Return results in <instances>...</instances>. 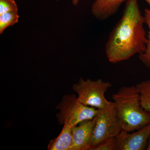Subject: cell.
<instances>
[{
  "label": "cell",
  "mask_w": 150,
  "mask_h": 150,
  "mask_svg": "<svg viewBox=\"0 0 150 150\" xmlns=\"http://www.w3.org/2000/svg\"><path fill=\"white\" fill-rule=\"evenodd\" d=\"M145 23L137 0L127 1L122 16L105 44V54L110 63L126 61L144 52L148 40Z\"/></svg>",
  "instance_id": "1"
},
{
  "label": "cell",
  "mask_w": 150,
  "mask_h": 150,
  "mask_svg": "<svg viewBox=\"0 0 150 150\" xmlns=\"http://www.w3.org/2000/svg\"><path fill=\"white\" fill-rule=\"evenodd\" d=\"M122 131L131 132L150 123V113L141 105L136 86H123L112 95Z\"/></svg>",
  "instance_id": "2"
},
{
  "label": "cell",
  "mask_w": 150,
  "mask_h": 150,
  "mask_svg": "<svg viewBox=\"0 0 150 150\" xmlns=\"http://www.w3.org/2000/svg\"><path fill=\"white\" fill-rule=\"evenodd\" d=\"M93 121V125L90 150H92L105 140L117 137L122 131L113 101H110L107 106L99 109Z\"/></svg>",
  "instance_id": "3"
},
{
  "label": "cell",
  "mask_w": 150,
  "mask_h": 150,
  "mask_svg": "<svg viewBox=\"0 0 150 150\" xmlns=\"http://www.w3.org/2000/svg\"><path fill=\"white\" fill-rule=\"evenodd\" d=\"M56 109L59 111L56 115L58 122L61 125L67 123L72 127L82 121L93 119L99 110L79 102L74 94L64 95Z\"/></svg>",
  "instance_id": "4"
},
{
  "label": "cell",
  "mask_w": 150,
  "mask_h": 150,
  "mask_svg": "<svg viewBox=\"0 0 150 150\" xmlns=\"http://www.w3.org/2000/svg\"><path fill=\"white\" fill-rule=\"evenodd\" d=\"M111 86L112 84L109 81H104L101 79L85 80L81 78L78 83L73 86L72 89L78 95L79 102L85 105L101 109L110 102L106 99L105 94Z\"/></svg>",
  "instance_id": "5"
},
{
  "label": "cell",
  "mask_w": 150,
  "mask_h": 150,
  "mask_svg": "<svg viewBox=\"0 0 150 150\" xmlns=\"http://www.w3.org/2000/svg\"><path fill=\"white\" fill-rule=\"evenodd\" d=\"M150 136V123L132 134L122 131L116 137L118 149H146Z\"/></svg>",
  "instance_id": "6"
},
{
  "label": "cell",
  "mask_w": 150,
  "mask_h": 150,
  "mask_svg": "<svg viewBox=\"0 0 150 150\" xmlns=\"http://www.w3.org/2000/svg\"><path fill=\"white\" fill-rule=\"evenodd\" d=\"M93 122L86 120L72 128V138L69 150H90Z\"/></svg>",
  "instance_id": "7"
},
{
  "label": "cell",
  "mask_w": 150,
  "mask_h": 150,
  "mask_svg": "<svg viewBox=\"0 0 150 150\" xmlns=\"http://www.w3.org/2000/svg\"><path fill=\"white\" fill-rule=\"evenodd\" d=\"M126 0H96L91 7V12L96 18L105 20L115 14Z\"/></svg>",
  "instance_id": "8"
},
{
  "label": "cell",
  "mask_w": 150,
  "mask_h": 150,
  "mask_svg": "<svg viewBox=\"0 0 150 150\" xmlns=\"http://www.w3.org/2000/svg\"><path fill=\"white\" fill-rule=\"evenodd\" d=\"M72 126L67 123L64 127L60 134L51 140L48 146V150H69L72 142Z\"/></svg>",
  "instance_id": "9"
},
{
  "label": "cell",
  "mask_w": 150,
  "mask_h": 150,
  "mask_svg": "<svg viewBox=\"0 0 150 150\" xmlns=\"http://www.w3.org/2000/svg\"><path fill=\"white\" fill-rule=\"evenodd\" d=\"M142 107L150 113V79L143 81L137 85Z\"/></svg>",
  "instance_id": "10"
},
{
  "label": "cell",
  "mask_w": 150,
  "mask_h": 150,
  "mask_svg": "<svg viewBox=\"0 0 150 150\" xmlns=\"http://www.w3.org/2000/svg\"><path fill=\"white\" fill-rule=\"evenodd\" d=\"M146 23L147 25L149 31L147 35V43L146 50L144 53L139 55V59L145 65V67L150 69V10L145 9L144 15Z\"/></svg>",
  "instance_id": "11"
},
{
  "label": "cell",
  "mask_w": 150,
  "mask_h": 150,
  "mask_svg": "<svg viewBox=\"0 0 150 150\" xmlns=\"http://www.w3.org/2000/svg\"><path fill=\"white\" fill-rule=\"evenodd\" d=\"M19 17L17 11L8 12L0 15V34H2L8 27L18 22Z\"/></svg>",
  "instance_id": "12"
},
{
  "label": "cell",
  "mask_w": 150,
  "mask_h": 150,
  "mask_svg": "<svg viewBox=\"0 0 150 150\" xmlns=\"http://www.w3.org/2000/svg\"><path fill=\"white\" fill-rule=\"evenodd\" d=\"M92 150H118L116 137L105 140L97 145Z\"/></svg>",
  "instance_id": "13"
},
{
  "label": "cell",
  "mask_w": 150,
  "mask_h": 150,
  "mask_svg": "<svg viewBox=\"0 0 150 150\" xmlns=\"http://www.w3.org/2000/svg\"><path fill=\"white\" fill-rule=\"evenodd\" d=\"M18 11L14 0H0V15L8 12Z\"/></svg>",
  "instance_id": "14"
},
{
  "label": "cell",
  "mask_w": 150,
  "mask_h": 150,
  "mask_svg": "<svg viewBox=\"0 0 150 150\" xmlns=\"http://www.w3.org/2000/svg\"><path fill=\"white\" fill-rule=\"evenodd\" d=\"M74 6H77L79 2V0H71Z\"/></svg>",
  "instance_id": "15"
},
{
  "label": "cell",
  "mask_w": 150,
  "mask_h": 150,
  "mask_svg": "<svg viewBox=\"0 0 150 150\" xmlns=\"http://www.w3.org/2000/svg\"><path fill=\"white\" fill-rule=\"evenodd\" d=\"M146 150H150V136L149 138V140H148L147 146Z\"/></svg>",
  "instance_id": "16"
},
{
  "label": "cell",
  "mask_w": 150,
  "mask_h": 150,
  "mask_svg": "<svg viewBox=\"0 0 150 150\" xmlns=\"http://www.w3.org/2000/svg\"><path fill=\"white\" fill-rule=\"evenodd\" d=\"M149 5V9L150 10V0H145Z\"/></svg>",
  "instance_id": "17"
}]
</instances>
